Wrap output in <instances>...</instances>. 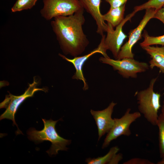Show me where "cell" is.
Returning <instances> with one entry per match:
<instances>
[{"instance_id":"6da1fadb","label":"cell","mask_w":164,"mask_h":164,"mask_svg":"<svg viewBox=\"0 0 164 164\" xmlns=\"http://www.w3.org/2000/svg\"><path fill=\"white\" fill-rule=\"evenodd\" d=\"M84 12L83 9L71 15L55 17L51 22L63 53L74 57L81 54L89 44L83 29L85 22Z\"/></svg>"},{"instance_id":"7a4b0ae2","label":"cell","mask_w":164,"mask_h":164,"mask_svg":"<svg viewBox=\"0 0 164 164\" xmlns=\"http://www.w3.org/2000/svg\"><path fill=\"white\" fill-rule=\"evenodd\" d=\"M42 119L44 125L43 128L40 131L34 128H30L27 132L28 138L37 143L46 141L51 142L52 145L46 151L50 156L56 155L59 151L67 150L68 148L66 146L70 144L71 141L61 137L55 128L56 123L60 119L55 121L51 119Z\"/></svg>"},{"instance_id":"3957f363","label":"cell","mask_w":164,"mask_h":164,"mask_svg":"<svg viewBox=\"0 0 164 164\" xmlns=\"http://www.w3.org/2000/svg\"><path fill=\"white\" fill-rule=\"evenodd\" d=\"M157 78V77L152 78L147 88L135 93L139 112L148 122L154 126L157 125L158 111L161 107V94L154 91Z\"/></svg>"},{"instance_id":"277c9868","label":"cell","mask_w":164,"mask_h":164,"mask_svg":"<svg viewBox=\"0 0 164 164\" xmlns=\"http://www.w3.org/2000/svg\"><path fill=\"white\" fill-rule=\"evenodd\" d=\"M136 13L134 11L127 15L116 26L115 30L110 24L108 23L107 36H106L103 35L101 36L100 43L102 47L105 57H109L106 53L107 51L108 50L111 52L115 59H116L123 42L127 37V36L122 31V27L126 22L131 20Z\"/></svg>"},{"instance_id":"5b68a950","label":"cell","mask_w":164,"mask_h":164,"mask_svg":"<svg viewBox=\"0 0 164 164\" xmlns=\"http://www.w3.org/2000/svg\"><path fill=\"white\" fill-rule=\"evenodd\" d=\"M42 16L49 20L60 16H68L84 9L79 0H43Z\"/></svg>"},{"instance_id":"8992f818","label":"cell","mask_w":164,"mask_h":164,"mask_svg":"<svg viewBox=\"0 0 164 164\" xmlns=\"http://www.w3.org/2000/svg\"><path fill=\"white\" fill-rule=\"evenodd\" d=\"M101 63L111 66L114 70L125 78H136L137 74L145 72L149 68L146 63L139 62L134 58H125L114 60L109 58L101 57L99 59Z\"/></svg>"},{"instance_id":"52a82bcc","label":"cell","mask_w":164,"mask_h":164,"mask_svg":"<svg viewBox=\"0 0 164 164\" xmlns=\"http://www.w3.org/2000/svg\"><path fill=\"white\" fill-rule=\"evenodd\" d=\"M38 83L34 78L33 82L29 85L28 88L24 93L19 96H15L11 94L5 96V100L0 103V108H5V111L0 116V120L4 119L12 120L13 124L16 125L18 128V134H22L19 129L15 119V115L20 105L27 98L32 97L34 93L38 91H45V89L36 87Z\"/></svg>"},{"instance_id":"ba28073f","label":"cell","mask_w":164,"mask_h":164,"mask_svg":"<svg viewBox=\"0 0 164 164\" xmlns=\"http://www.w3.org/2000/svg\"><path fill=\"white\" fill-rule=\"evenodd\" d=\"M131 111V109L128 108L120 118H114V125L107 133L102 145V149L107 147L112 141L122 135L127 136L131 135L130 125L141 116V113L139 111L130 113Z\"/></svg>"},{"instance_id":"9c48e42d","label":"cell","mask_w":164,"mask_h":164,"mask_svg":"<svg viewBox=\"0 0 164 164\" xmlns=\"http://www.w3.org/2000/svg\"><path fill=\"white\" fill-rule=\"evenodd\" d=\"M145 10V14L138 26L129 32L128 40L121 46L116 60H120L125 58H134V54L132 52V48L142 38V31L150 20L153 18L157 11L155 9L152 8Z\"/></svg>"},{"instance_id":"30bf717a","label":"cell","mask_w":164,"mask_h":164,"mask_svg":"<svg viewBox=\"0 0 164 164\" xmlns=\"http://www.w3.org/2000/svg\"><path fill=\"white\" fill-rule=\"evenodd\" d=\"M117 103L111 102L106 108L101 111L90 110L97 127L99 140L111 130L114 123V119L111 117L114 106Z\"/></svg>"},{"instance_id":"8fae6325","label":"cell","mask_w":164,"mask_h":164,"mask_svg":"<svg viewBox=\"0 0 164 164\" xmlns=\"http://www.w3.org/2000/svg\"><path fill=\"white\" fill-rule=\"evenodd\" d=\"M96 53H100L103 55L102 48L99 44L98 47L88 54L84 56H78L70 59L67 58L65 56L59 53V55L63 59L72 63L76 70V72L72 77V79L82 81L84 83L83 89L86 91L88 89V86L86 82L83 73L82 68L85 61L91 56Z\"/></svg>"},{"instance_id":"7c38bea8","label":"cell","mask_w":164,"mask_h":164,"mask_svg":"<svg viewBox=\"0 0 164 164\" xmlns=\"http://www.w3.org/2000/svg\"><path fill=\"white\" fill-rule=\"evenodd\" d=\"M84 9L89 13L95 21L97 28V32L101 36L108 29V24L102 18L100 10L101 0H79Z\"/></svg>"},{"instance_id":"4fadbf2b","label":"cell","mask_w":164,"mask_h":164,"mask_svg":"<svg viewBox=\"0 0 164 164\" xmlns=\"http://www.w3.org/2000/svg\"><path fill=\"white\" fill-rule=\"evenodd\" d=\"M150 56L149 67L153 69L155 67L159 69L164 75V46L162 47L148 46L142 47Z\"/></svg>"},{"instance_id":"5bb4252c","label":"cell","mask_w":164,"mask_h":164,"mask_svg":"<svg viewBox=\"0 0 164 164\" xmlns=\"http://www.w3.org/2000/svg\"><path fill=\"white\" fill-rule=\"evenodd\" d=\"M125 4L119 7L110 9L107 13L102 15L103 20L107 21L113 27H116L124 19V15Z\"/></svg>"},{"instance_id":"9a60e30c","label":"cell","mask_w":164,"mask_h":164,"mask_svg":"<svg viewBox=\"0 0 164 164\" xmlns=\"http://www.w3.org/2000/svg\"><path fill=\"white\" fill-rule=\"evenodd\" d=\"M119 150V149L118 146H114L111 148L108 152L104 156L96 158H88L86 159L85 161L88 164H109Z\"/></svg>"},{"instance_id":"2e32d148","label":"cell","mask_w":164,"mask_h":164,"mask_svg":"<svg viewBox=\"0 0 164 164\" xmlns=\"http://www.w3.org/2000/svg\"><path fill=\"white\" fill-rule=\"evenodd\" d=\"M159 128V145L160 157L164 158V114L159 115L157 123Z\"/></svg>"},{"instance_id":"e0dca14e","label":"cell","mask_w":164,"mask_h":164,"mask_svg":"<svg viewBox=\"0 0 164 164\" xmlns=\"http://www.w3.org/2000/svg\"><path fill=\"white\" fill-rule=\"evenodd\" d=\"M142 36L144 38V40L140 44L142 47L154 45H161L164 46V35L155 37L150 36L147 31L144 30Z\"/></svg>"},{"instance_id":"ac0fdd59","label":"cell","mask_w":164,"mask_h":164,"mask_svg":"<svg viewBox=\"0 0 164 164\" xmlns=\"http://www.w3.org/2000/svg\"><path fill=\"white\" fill-rule=\"evenodd\" d=\"M37 0H17L11 8L13 12L30 9L36 4Z\"/></svg>"},{"instance_id":"d6986e66","label":"cell","mask_w":164,"mask_h":164,"mask_svg":"<svg viewBox=\"0 0 164 164\" xmlns=\"http://www.w3.org/2000/svg\"><path fill=\"white\" fill-rule=\"evenodd\" d=\"M164 5V0H149L146 2L134 8V11L136 12L139 11L152 8L157 11Z\"/></svg>"},{"instance_id":"ffe728a7","label":"cell","mask_w":164,"mask_h":164,"mask_svg":"<svg viewBox=\"0 0 164 164\" xmlns=\"http://www.w3.org/2000/svg\"><path fill=\"white\" fill-rule=\"evenodd\" d=\"M124 164H154L148 159L140 158H133L123 163Z\"/></svg>"},{"instance_id":"44dd1931","label":"cell","mask_w":164,"mask_h":164,"mask_svg":"<svg viewBox=\"0 0 164 164\" xmlns=\"http://www.w3.org/2000/svg\"><path fill=\"white\" fill-rule=\"evenodd\" d=\"M109 4L110 9H113L121 6L126 4L128 0H105Z\"/></svg>"},{"instance_id":"7402d4cb","label":"cell","mask_w":164,"mask_h":164,"mask_svg":"<svg viewBox=\"0 0 164 164\" xmlns=\"http://www.w3.org/2000/svg\"><path fill=\"white\" fill-rule=\"evenodd\" d=\"M153 18L159 20L164 24V5L162 8L156 11Z\"/></svg>"},{"instance_id":"603a6c76","label":"cell","mask_w":164,"mask_h":164,"mask_svg":"<svg viewBox=\"0 0 164 164\" xmlns=\"http://www.w3.org/2000/svg\"><path fill=\"white\" fill-rule=\"evenodd\" d=\"M122 159L123 155L121 153H117L113 158L109 164H118Z\"/></svg>"},{"instance_id":"cb8c5ba5","label":"cell","mask_w":164,"mask_h":164,"mask_svg":"<svg viewBox=\"0 0 164 164\" xmlns=\"http://www.w3.org/2000/svg\"><path fill=\"white\" fill-rule=\"evenodd\" d=\"M161 113L164 114V101H163L162 105L161 106Z\"/></svg>"},{"instance_id":"d4e9b609","label":"cell","mask_w":164,"mask_h":164,"mask_svg":"<svg viewBox=\"0 0 164 164\" xmlns=\"http://www.w3.org/2000/svg\"><path fill=\"white\" fill-rule=\"evenodd\" d=\"M157 163V164H164V158L162 159L161 160L158 162Z\"/></svg>"}]
</instances>
